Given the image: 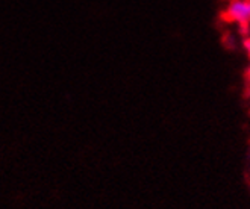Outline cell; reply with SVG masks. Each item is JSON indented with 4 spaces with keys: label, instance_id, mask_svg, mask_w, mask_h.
<instances>
[{
    "label": "cell",
    "instance_id": "1",
    "mask_svg": "<svg viewBox=\"0 0 250 209\" xmlns=\"http://www.w3.org/2000/svg\"><path fill=\"white\" fill-rule=\"evenodd\" d=\"M228 20L246 26L250 23V0H230L226 8Z\"/></svg>",
    "mask_w": 250,
    "mask_h": 209
},
{
    "label": "cell",
    "instance_id": "2",
    "mask_svg": "<svg viewBox=\"0 0 250 209\" xmlns=\"http://www.w3.org/2000/svg\"><path fill=\"white\" fill-rule=\"evenodd\" d=\"M243 47H244V50L250 55V38H244V41H243Z\"/></svg>",
    "mask_w": 250,
    "mask_h": 209
},
{
    "label": "cell",
    "instance_id": "3",
    "mask_svg": "<svg viewBox=\"0 0 250 209\" xmlns=\"http://www.w3.org/2000/svg\"><path fill=\"white\" fill-rule=\"evenodd\" d=\"M247 76H249V81H250V65H249V70H247Z\"/></svg>",
    "mask_w": 250,
    "mask_h": 209
}]
</instances>
